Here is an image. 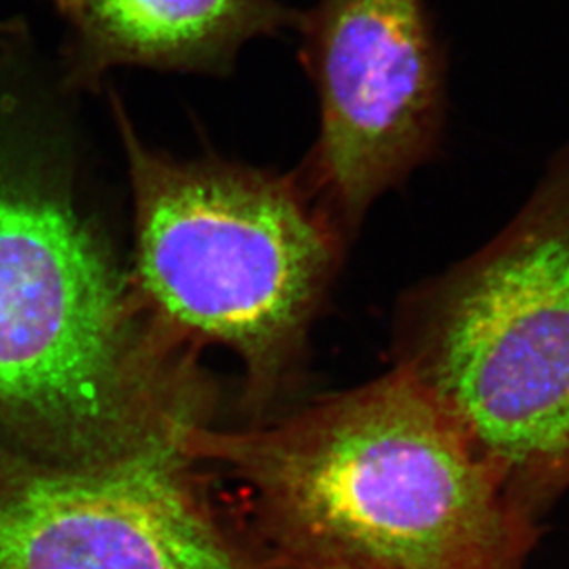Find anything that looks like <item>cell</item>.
<instances>
[{
    "instance_id": "6da1fadb",
    "label": "cell",
    "mask_w": 569,
    "mask_h": 569,
    "mask_svg": "<svg viewBox=\"0 0 569 569\" xmlns=\"http://www.w3.org/2000/svg\"><path fill=\"white\" fill-rule=\"evenodd\" d=\"M27 27L0 24V453L110 466L181 448L208 381L50 172Z\"/></svg>"
},
{
    "instance_id": "5b68a950",
    "label": "cell",
    "mask_w": 569,
    "mask_h": 569,
    "mask_svg": "<svg viewBox=\"0 0 569 569\" xmlns=\"http://www.w3.org/2000/svg\"><path fill=\"white\" fill-rule=\"evenodd\" d=\"M301 63L320 102L312 170L328 217L356 230L442 139L448 60L423 0H318Z\"/></svg>"
},
{
    "instance_id": "3957f363",
    "label": "cell",
    "mask_w": 569,
    "mask_h": 569,
    "mask_svg": "<svg viewBox=\"0 0 569 569\" xmlns=\"http://www.w3.org/2000/svg\"><path fill=\"white\" fill-rule=\"evenodd\" d=\"M398 361L537 515L569 487V141L515 219L398 312Z\"/></svg>"
},
{
    "instance_id": "8992f818",
    "label": "cell",
    "mask_w": 569,
    "mask_h": 569,
    "mask_svg": "<svg viewBox=\"0 0 569 569\" xmlns=\"http://www.w3.org/2000/svg\"><path fill=\"white\" fill-rule=\"evenodd\" d=\"M183 449L119 465L0 453V569H258Z\"/></svg>"
},
{
    "instance_id": "277c9868",
    "label": "cell",
    "mask_w": 569,
    "mask_h": 569,
    "mask_svg": "<svg viewBox=\"0 0 569 569\" xmlns=\"http://www.w3.org/2000/svg\"><path fill=\"white\" fill-rule=\"evenodd\" d=\"M142 301L176 339L244 362L248 400L283 383L339 258V228L298 187L222 161H176L138 138L119 97Z\"/></svg>"
},
{
    "instance_id": "7a4b0ae2",
    "label": "cell",
    "mask_w": 569,
    "mask_h": 569,
    "mask_svg": "<svg viewBox=\"0 0 569 569\" xmlns=\"http://www.w3.org/2000/svg\"><path fill=\"white\" fill-rule=\"evenodd\" d=\"M194 465L239 485L258 557L379 569H523L535 512L406 368L250 429L197 427Z\"/></svg>"
},
{
    "instance_id": "52a82bcc",
    "label": "cell",
    "mask_w": 569,
    "mask_h": 569,
    "mask_svg": "<svg viewBox=\"0 0 569 569\" xmlns=\"http://www.w3.org/2000/svg\"><path fill=\"white\" fill-rule=\"evenodd\" d=\"M67 24L63 86L97 88L116 67L224 77L256 38L300 27L280 0H50Z\"/></svg>"
},
{
    "instance_id": "ba28073f",
    "label": "cell",
    "mask_w": 569,
    "mask_h": 569,
    "mask_svg": "<svg viewBox=\"0 0 569 569\" xmlns=\"http://www.w3.org/2000/svg\"><path fill=\"white\" fill-rule=\"evenodd\" d=\"M256 562H258V569H379L362 565H301V562L272 559V557H259Z\"/></svg>"
}]
</instances>
